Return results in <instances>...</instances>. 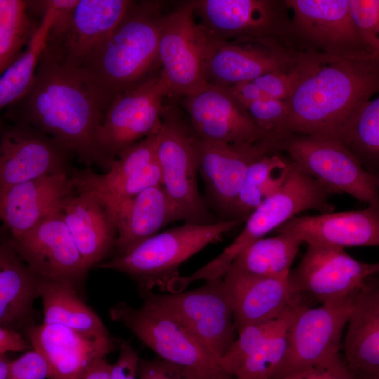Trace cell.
Returning a JSON list of instances; mask_svg holds the SVG:
<instances>
[{
  "label": "cell",
  "mask_w": 379,
  "mask_h": 379,
  "mask_svg": "<svg viewBox=\"0 0 379 379\" xmlns=\"http://www.w3.org/2000/svg\"><path fill=\"white\" fill-rule=\"evenodd\" d=\"M287 100L288 134L342 142L362 107L379 93V58L295 53Z\"/></svg>",
  "instance_id": "cell-1"
},
{
  "label": "cell",
  "mask_w": 379,
  "mask_h": 379,
  "mask_svg": "<svg viewBox=\"0 0 379 379\" xmlns=\"http://www.w3.org/2000/svg\"><path fill=\"white\" fill-rule=\"evenodd\" d=\"M6 109L9 121L44 133L87 166L109 170L112 162L97 143L105 112L81 68L62 63L45 48L32 86Z\"/></svg>",
  "instance_id": "cell-2"
},
{
  "label": "cell",
  "mask_w": 379,
  "mask_h": 379,
  "mask_svg": "<svg viewBox=\"0 0 379 379\" xmlns=\"http://www.w3.org/2000/svg\"><path fill=\"white\" fill-rule=\"evenodd\" d=\"M164 4L132 1L120 22L79 67L97 93L105 115L117 96L161 67Z\"/></svg>",
  "instance_id": "cell-3"
},
{
  "label": "cell",
  "mask_w": 379,
  "mask_h": 379,
  "mask_svg": "<svg viewBox=\"0 0 379 379\" xmlns=\"http://www.w3.org/2000/svg\"><path fill=\"white\" fill-rule=\"evenodd\" d=\"M241 221L225 220L209 224L185 223L142 241L126 252L96 266L128 276L142 294L158 288L169 292L180 277V265L206 246L221 241Z\"/></svg>",
  "instance_id": "cell-4"
},
{
  "label": "cell",
  "mask_w": 379,
  "mask_h": 379,
  "mask_svg": "<svg viewBox=\"0 0 379 379\" xmlns=\"http://www.w3.org/2000/svg\"><path fill=\"white\" fill-rule=\"evenodd\" d=\"M121 323L159 358L189 368L207 379H227L221 362L197 336L148 297L139 307L121 302L109 309Z\"/></svg>",
  "instance_id": "cell-5"
},
{
  "label": "cell",
  "mask_w": 379,
  "mask_h": 379,
  "mask_svg": "<svg viewBox=\"0 0 379 379\" xmlns=\"http://www.w3.org/2000/svg\"><path fill=\"white\" fill-rule=\"evenodd\" d=\"M329 195L320 183L293 162L282 185L251 213L234 241L206 264L208 272L215 277H222L244 248L299 213L308 210L321 213L333 212L335 206L328 201Z\"/></svg>",
  "instance_id": "cell-6"
},
{
  "label": "cell",
  "mask_w": 379,
  "mask_h": 379,
  "mask_svg": "<svg viewBox=\"0 0 379 379\" xmlns=\"http://www.w3.org/2000/svg\"><path fill=\"white\" fill-rule=\"evenodd\" d=\"M276 147L330 194L346 193L379 208V190L374 176L341 140L288 134Z\"/></svg>",
  "instance_id": "cell-7"
},
{
  "label": "cell",
  "mask_w": 379,
  "mask_h": 379,
  "mask_svg": "<svg viewBox=\"0 0 379 379\" xmlns=\"http://www.w3.org/2000/svg\"><path fill=\"white\" fill-rule=\"evenodd\" d=\"M194 141V133L178 109L165 106L156 143L161 185L185 223H213L217 221L198 190Z\"/></svg>",
  "instance_id": "cell-8"
},
{
  "label": "cell",
  "mask_w": 379,
  "mask_h": 379,
  "mask_svg": "<svg viewBox=\"0 0 379 379\" xmlns=\"http://www.w3.org/2000/svg\"><path fill=\"white\" fill-rule=\"evenodd\" d=\"M169 96L161 67L117 96L109 106L97 136L102 156L112 162L127 148L157 133Z\"/></svg>",
  "instance_id": "cell-9"
},
{
  "label": "cell",
  "mask_w": 379,
  "mask_h": 379,
  "mask_svg": "<svg viewBox=\"0 0 379 379\" xmlns=\"http://www.w3.org/2000/svg\"><path fill=\"white\" fill-rule=\"evenodd\" d=\"M57 10L46 50L80 67L124 16L130 0H53Z\"/></svg>",
  "instance_id": "cell-10"
},
{
  "label": "cell",
  "mask_w": 379,
  "mask_h": 379,
  "mask_svg": "<svg viewBox=\"0 0 379 379\" xmlns=\"http://www.w3.org/2000/svg\"><path fill=\"white\" fill-rule=\"evenodd\" d=\"M194 14V1H183L166 13L161 29L159 60L172 98H183L206 83L209 35Z\"/></svg>",
  "instance_id": "cell-11"
},
{
  "label": "cell",
  "mask_w": 379,
  "mask_h": 379,
  "mask_svg": "<svg viewBox=\"0 0 379 379\" xmlns=\"http://www.w3.org/2000/svg\"><path fill=\"white\" fill-rule=\"evenodd\" d=\"M200 25L212 37L227 41L278 43L290 36L285 1L194 0Z\"/></svg>",
  "instance_id": "cell-12"
},
{
  "label": "cell",
  "mask_w": 379,
  "mask_h": 379,
  "mask_svg": "<svg viewBox=\"0 0 379 379\" xmlns=\"http://www.w3.org/2000/svg\"><path fill=\"white\" fill-rule=\"evenodd\" d=\"M143 295L181 322L220 360L237 336L232 301L222 279L206 281L191 291Z\"/></svg>",
  "instance_id": "cell-13"
},
{
  "label": "cell",
  "mask_w": 379,
  "mask_h": 379,
  "mask_svg": "<svg viewBox=\"0 0 379 379\" xmlns=\"http://www.w3.org/2000/svg\"><path fill=\"white\" fill-rule=\"evenodd\" d=\"M375 273L376 263L358 261L343 248L308 244L298 265L289 274V282L294 295L307 293L321 304H331L354 295Z\"/></svg>",
  "instance_id": "cell-14"
},
{
  "label": "cell",
  "mask_w": 379,
  "mask_h": 379,
  "mask_svg": "<svg viewBox=\"0 0 379 379\" xmlns=\"http://www.w3.org/2000/svg\"><path fill=\"white\" fill-rule=\"evenodd\" d=\"M290 35L307 50L344 58H374L364 44L348 0H287ZM290 37V36H289Z\"/></svg>",
  "instance_id": "cell-15"
},
{
  "label": "cell",
  "mask_w": 379,
  "mask_h": 379,
  "mask_svg": "<svg viewBox=\"0 0 379 379\" xmlns=\"http://www.w3.org/2000/svg\"><path fill=\"white\" fill-rule=\"evenodd\" d=\"M356 293L343 302L312 308L305 305L301 309L290 326L287 352L275 379L294 374L339 353L342 333L352 312Z\"/></svg>",
  "instance_id": "cell-16"
},
{
  "label": "cell",
  "mask_w": 379,
  "mask_h": 379,
  "mask_svg": "<svg viewBox=\"0 0 379 379\" xmlns=\"http://www.w3.org/2000/svg\"><path fill=\"white\" fill-rule=\"evenodd\" d=\"M54 213L18 238H7L40 278L62 281L79 288L89 269L62 216Z\"/></svg>",
  "instance_id": "cell-17"
},
{
  "label": "cell",
  "mask_w": 379,
  "mask_h": 379,
  "mask_svg": "<svg viewBox=\"0 0 379 379\" xmlns=\"http://www.w3.org/2000/svg\"><path fill=\"white\" fill-rule=\"evenodd\" d=\"M157 133L124 150L104 174L90 169L74 172L71 177L76 190L93 193L111 212L144 190L161 185L156 157Z\"/></svg>",
  "instance_id": "cell-18"
},
{
  "label": "cell",
  "mask_w": 379,
  "mask_h": 379,
  "mask_svg": "<svg viewBox=\"0 0 379 379\" xmlns=\"http://www.w3.org/2000/svg\"><path fill=\"white\" fill-rule=\"evenodd\" d=\"M198 173L218 211L232 220V214L250 166L265 154L278 152L269 141L222 143L204 140L194 135Z\"/></svg>",
  "instance_id": "cell-19"
},
{
  "label": "cell",
  "mask_w": 379,
  "mask_h": 379,
  "mask_svg": "<svg viewBox=\"0 0 379 379\" xmlns=\"http://www.w3.org/2000/svg\"><path fill=\"white\" fill-rule=\"evenodd\" d=\"M69 154L54 139L27 124H1L0 192L46 175L68 173Z\"/></svg>",
  "instance_id": "cell-20"
},
{
  "label": "cell",
  "mask_w": 379,
  "mask_h": 379,
  "mask_svg": "<svg viewBox=\"0 0 379 379\" xmlns=\"http://www.w3.org/2000/svg\"><path fill=\"white\" fill-rule=\"evenodd\" d=\"M183 99L190 127L198 138L222 143L266 140L248 111L227 87L206 83Z\"/></svg>",
  "instance_id": "cell-21"
},
{
  "label": "cell",
  "mask_w": 379,
  "mask_h": 379,
  "mask_svg": "<svg viewBox=\"0 0 379 379\" xmlns=\"http://www.w3.org/2000/svg\"><path fill=\"white\" fill-rule=\"evenodd\" d=\"M295 55L278 43L243 44L209 35L205 79L222 86L253 81L269 72L290 70Z\"/></svg>",
  "instance_id": "cell-22"
},
{
  "label": "cell",
  "mask_w": 379,
  "mask_h": 379,
  "mask_svg": "<svg viewBox=\"0 0 379 379\" xmlns=\"http://www.w3.org/2000/svg\"><path fill=\"white\" fill-rule=\"evenodd\" d=\"M25 333L33 349L47 361L49 379H81L117 343L112 336L91 337L58 324L29 325Z\"/></svg>",
  "instance_id": "cell-23"
},
{
  "label": "cell",
  "mask_w": 379,
  "mask_h": 379,
  "mask_svg": "<svg viewBox=\"0 0 379 379\" xmlns=\"http://www.w3.org/2000/svg\"><path fill=\"white\" fill-rule=\"evenodd\" d=\"M77 192L69 173L46 175L0 192V218L9 237L18 238L62 211Z\"/></svg>",
  "instance_id": "cell-24"
},
{
  "label": "cell",
  "mask_w": 379,
  "mask_h": 379,
  "mask_svg": "<svg viewBox=\"0 0 379 379\" xmlns=\"http://www.w3.org/2000/svg\"><path fill=\"white\" fill-rule=\"evenodd\" d=\"M275 232H287L302 242L347 246H379V208L295 216Z\"/></svg>",
  "instance_id": "cell-25"
},
{
  "label": "cell",
  "mask_w": 379,
  "mask_h": 379,
  "mask_svg": "<svg viewBox=\"0 0 379 379\" xmlns=\"http://www.w3.org/2000/svg\"><path fill=\"white\" fill-rule=\"evenodd\" d=\"M222 283L232 301L237 333L277 317L299 297L292 292L289 276L260 277L230 268Z\"/></svg>",
  "instance_id": "cell-26"
},
{
  "label": "cell",
  "mask_w": 379,
  "mask_h": 379,
  "mask_svg": "<svg viewBox=\"0 0 379 379\" xmlns=\"http://www.w3.org/2000/svg\"><path fill=\"white\" fill-rule=\"evenodd\" d=\"M343 347L357 379L379 375V273L368 277L355 295Z\"/></svg>",
  "instance_id": "cell-27"
},
{
  "label": "cell",
  "mask_w": 379,
  "mask_h": 379,
  "mask_svg": "<svg viewBox=\"0 0 379 379\" xmlns=\"http://www.w3.org/2000/svg\"><path fill=\"white\" fill-rule=\"evenodd\" d=\"M62 216L90 270L103 262L117 239V228L107 208L93 193L77 192L65 204Z\"/></svg>",
  "instance_id": "cell-28"
},
{
  "label": "cell",
  "mask_w": 379,
  "mask_h": 379,
  "mask_svg": "<svg viewBox=\"0 0 379 379\" xmlns=\"http://www.w3.org/2000/svg\"><path fill=\"white\" fill-rule=\"evenodd\" d=\"M117 228L115 255L122 254L184 217L161 185L148 187L111 211Z\"/></svg>",
  "instance_id": "cell-29"
},
{
  "label": "cell",
  "mask_w": 379,
  "mask_h": 379,
  "mask_svg": "<svg viewBox=\"0 0 379 379\" xmlns=\"http://www.w3.org/2000/svg\"><path fill=\"white\" fill-rule=\"evenodd\" d=\"M39 277L17 253L9 240L0 245V325L15 330L32 317L39 298Z\"/></svg>",
  "instance_id": "cell-30"
},
{
  "label": "cell",
  "mask_w": 379,
  "mask_h": 379,
  "mask_svg": "<svg viewBox=\"0 0 379 379\" xmlns=\"http://www.w3.org/2000/svg\"><path fill=\"white\" fill-rule=\"evenodd\" d=\"M39 290L43 323L62 324L91 337H110L100 317L79 296L76 285L39 277Z\"/></svg>",
  "instance_id": "cell-31"
},
{
  "label": "cell",
  "mask_w": 379,
  "mask_h": 379,
  "mask_svg": "<svg viewBox=\"0 0 379 379\" xmlns=\"http://www.w3.org/2000/svg\"><path fill=\"white\" fill-rule=\"evenodd\" d=\"M32 4L35 11L41 15V22L22 53L1 74V110L20 99L32 86L46 47L50 29L57 15L53 0L32 1Z\"/></svg>",
  "instance_id": "cell-32"
},
{
  "label": "cell",
  "mask_w": 379,
  "mask_h": 379,
  "mask_svg": "<svg viewBox=\"0 0 379 379\" xmlns=\"http://www.w3.org/2000/svg\"><path fill=\"white\" fill-rule=\"evenodd\" d=\"M277 234L250 244L237 255L229 269L260 277L289 276L291 265L303 242L287 232Z\"/></svg>",
  "instance_id": "cell-33"
},
{
  "label": "cell",
  "mask_w": 379,
  "mask_h": 379,
  "mask_svg": "<svg viewBox=\"0 0 379 379\" xmlns=\"http://www.w3.org/2000/svg\"><path fill=\"white\" fill-rule=\"evenodd\" d=\"M292 163L281 152L267 153L254 161L247 171L232 220L245 222L253 211L282 185Z\"/></svg>",
  "instance_id": "cell-34"
},
{
  "label": "cell",
  "mask_w": 379,
  "mask_h": 379,
  "mask_svg": "<svg viewBox=\"0 0 379 379\" xmlns=\"http://www.w3.org/2000/svg\"><path fill=\"white\" fill-rule=\"evenodd\" d=\"M29 1L0 0V72L22 53L40 22L31 15Z\"/></svg>",
  "instance_id": "cell-35"
},
{
  "label": "cell",
  "mask_w": 379,
  "mask_h": 379,
  "mask_svg": "<svg viewBox=\"0 0 379 379\" xmlns=\"http://www.w3.org/2000/svg\"><path fill=\"white\" fill-rule=\"evenodd\" d=\"M343 142L366 171L379 175V94L362 107Z\"/></svg>",
  "instance_id": "cell-36"
},
{
  "label": "cell",
  "mask_w": 379,
  "mask_h": 379,
  "mask_svg": "<svg viewBox=\"0 0 379 379\" xmlns=\"http://www.w3.org/2000/svg\"><path fill=\"white\" fill-rule=\"evenodd\" d=\"M245 108L266 140L271 142L275 148L277 142L288 135L287 101L267 98L255 101Z\"/></svg>",
  "instance_id": "cell-37"
},
{
  "label": "cell",
  "mask_w": 379,
  "mask_h": 379,
  "mask_svg": "<svg viewBox=\"0 0 379 379\" xmlns=\"http://www.w3.org/2000/svg\"><path fill=\"white\" fill-rule=\"evenodd\" d=\"M360 37L371 53L379 58V0H348Z\"/></svg>",
  "instance_id": "cell-38"
},
{
  "label": "cell",
  "mask_w": 379,
  "mask_h": 379,
  "mask_svg": "<svg viewBox=\"0 0 379 379\" xmlns=\"http://www.w3.org/2000/svg\"><path fill=\"white\" fill-rule=\"evenodd\" d=\"M138 379H207L196 371L161 358L140 359Z\"/></svg>",
  "instance_id": "cell-39"
},
{
  "label": "cell",
  "mask_w": 379,
  "mask_h": 379,
  "mask_svg": "<svg viewBox=\"0 0 379 379\" xmlns=\"http://www.w3.org/2000/svg\"><path fill=\"white\" fill-rule=\"evenodd\" d=\"M281 379H357L340 353Z\"/></svg>",
  "instance_id": "cell-40"
},
{
  "label": "cell",
  "mask_w": 379,
  "mask_h": 379,
  "mask_svg": "<svg viewBox=\"0 0 379 379\" xmlns=\"http://www.w3.org/2000/svg\"><path fill=\"white\" fill-rule=\"evenodd\" d=\"M50 377L51 368L47 361L33 349L13 361L9 379H49Z\"/></svg>",
  "instance_id": "cell-41"
},
{
  "label": "cell",
  "mask_w": 379,
  "mask_h": 379,
  "mask_svg": "<svg viewBox=\"0 0 379 379\" xmlns=\"http://www.w3.org/2000/svg\"><path fill=\"white\" fill-rule=\"evenodd\" d=\"M253 81L267 97L287 101L293 89V74L291 69L288 71L272 72L265 74Z\"/></svg>",
  "instance_id": "cell-42"
},
{
  "label": "cell",
  "mask_w": 379,
  "mask_h": 379,
  "mask_svg": "<svg viewBox=\"0 0 379 379\" xmlns=\"http://www.w3.org/2000/svg\"><path fill=\"white\" fill-rule=\"evenodd\" d=\"M119 354L113 364L111 379H138L140 358L128 341L120 342Z\"/></svg>",
  "instance_id": "cell-43"
},
{
  "label": "cell",
  "mask_w": 379,
  "mask_h": 379,
  "mask_svg": "<svg viewBox=\"0 0 379 379\" xmlns=\"http://www.w3.org/2000/svg\"><path fill=\"white\" fill-rule=\"evenodd\" d=\"M225 87L244 108L255 101L269 98L253 81Z\"/></svg>",
  "instance_id": "cell-44"
},
{
  "label": "cell",
  "mask_w": 379,
  "mask_h": 379,
  "mask_svg": "<svg viewBox=\"0 0 379 379\" xmlns=\"http://www.w3.org/2000/svg\"><path fill=\"white\" fill-rule=\"evenodd\" d=\"M29 344L16 330L0 326V355L8 352H22Z\"/></svg>",
  "instance_id": "cell-45"
},
{
  "label": "cell",
  "mask_w": 379,
  "mask_h": 379,
  "mask_svg": "<svg viewBox=\"0 0 379 379\" xmlns=\"http://www.w3.org/2000/svg\"><path fill=\"white\" fill-rule=\"evenodd\" d=\"M113 364L109 363L105 357L93 364L81 379H111Z\"/></svg>",
  "instance_id": "cell-46"
},
{
  "label": "cell",
  "mask_w": 379,
  "mask_h": 379,
  "mask_svg": "<svg viewBox=\"0 0 379 379\" xmlns=\"http://www.w3.org/2000/svg\"><path fill=\"white\" fill-rule=\"evenodd\" d=\"M13 362L6 354L0 355V379H9L11 373Z\"/></svg>",
  "instance_id": "cell-47"
},
{
  "label": "cell",
  "mask_w": 379,
  "mask_h": 379,
  "mask_svg": "<svg viewBox=\"0 0 379 379\" xmlns=\"http://www.w3.org/2000/svg\"><path fill=\"white\" fill-rule=\"evenodd\" d=\"M375 178V182L376 185V187L378 190H379V175H373Z\"/></svg>",
  "instance_id": "cell-48"
},
{
  "label": "cell",
  "mask_w": 379,
  "mask_h": 379,
  "mask_svg": "<svg viewBox=\"0 0 379 379\" xmlns=\"http://www.w3.org/2000/svg\"><path fill=\"white\" fill-rule=\"evenodd\" d=\"M362 379H379V375L369 377V378H362Z\"/></svg>",
  "instance_id": "cell-49"
},
{
  "label": "cell",
  "mask_w": 379,
  "mask_h": 379,
  "mask_svg": "<svg viewBox=\"0 0 379 379\" xmlns=\"http://www.w3.org/2000/svg\"><path fill=\"white\" fill-rule=\"evenodd\" d=\"M227 379H239V378L230 377V378H227Z\"/></svg>",
  "instance_id": "cell-50"
}]
</instances>
